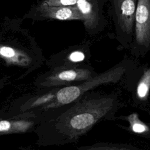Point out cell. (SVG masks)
<instances>
[{
    "mask_svg": "<svg viewBox=\"0 0 150 150\" xmlns=\"http://www.w3.org/2000/svg\"><path fill=\"white\" fill-rule=\"evenodd\" d=\"M140 73L134 64L123 61L88 80L62 88L57 93V101L62 105L69 104L85 93L104 84H120L129 91Z\"/></svg>",
    "mask_w": 150,
    "mask_h": 150,
    "instance_id": "1",
    "label": "cell"
},
{
    "mask_svg": "<svg viewBox=\"0 0 150 150\" xmlns=\"http://www.w3.org/2000/svg\"><path fill=\"white\" fill-rule=\"evenodd\" d=\"M135 35L137 43L150 46V0H138L135 13Z\"/></svg>",
    "mask_w": 150,
    "mask_h": 150,
    "instance_id": "2",
    "label": "cell"
},
{
    "mask_svg": "<svg viewBox=\"0 0 150 150\" xmlns=\"http://www.w3.org/2000/svg\"><path fill=\"white\" fill-rule=\"evenodd\" d=\"M137 2L138 0H116L117 23L120 30L127 35H131L133 31Z\"/></svg>",
    "mask_w": 150,
    "mask_h": 150,
    "instance_id": "3",
    "label": "cell"
},
{
    "mask_svg": "<svg viewBox=\"0 0 150 150\" xmlns=\"http://www.w3.org/2000/svg\"><path fill=\"white\" fill-rule=\"evenodd\" d=\"M129 91L134 105L142 108L148 107L150 96V67L142 69Z\"/></svg>",
    "mask_w": 150,
    "mask_h": 150,
    "instance_id": "4",
    "label": "cell"
},
{
    "mask_svg": "<svg viewBox=\"0 0 150 150\" xmlns=\"http://www.w3.org/2000/svg\"><path fill=\"white\" fill-rule=\"evenodd\" d=\"M38 11L42 16L50 19L60 21H83L82 15L76 5L53 6L42 4Z\"/></svg>",
    "mask_w": 150,
    "mask_h": 150,
    "instance_id": "5",
    "label": "cell"
},
{
    "mask_svg": "<svg viewBox=\"0 0 150 150\" xmlns=\"http://www.w3.org/2000/svg\"><path fill=\"white\" fill-rule=\"evenodd\" d=\"M76 6L80 12L86 29L96 26L98 21V8L93 0H77Z\"/></svg>",
    "mask_w": 150,
    "mask_h": 150,
    "instance_id": "6",
    "label": "cell"
},
{
    "mask_svg": "<svg viewBox=\"0 0 150 150\" xmlns=\"http://www.w3.org/2000/svg\"><path fill=\"white\" fill-rule=\"evenodd\" d=\"M119 118L128 122V127H122L126 130L132 132L134 134L140 135L143 138H150V125L149 124H145L138 117L137 113H132L128 116H121Z\"/></svg>",
    "mask_w": 150,
    "mask_h": 150,
    "instance_id": "7",
    "label": "cell"
},
{
    "mask_svg": "<svg viewBox=\"0 0 150 150\" xmlns=\"http://www.w3.org/2000/svg\"><path fill=\"white\" fill-rule=\"evenodd\" d=\"M77 150H148V149L125 143L100 142L79 147Z\"/></svg>",
    "mask_w": 150,
    "mask_h": 150,
    "instance_id": "8",
    "label": "cell"
},
{
    "mask_svg": "<svg viewBox=\"0 0 150 150\" xmlns=\"http://www.w3.org/2000/svg\"><path fill=\"white\" fill-rule=\"evenodd\" d=\"M86 58V56L84 52L81 50H75L72 51L69 53L67 57V59L71 64H73V66H82L80 65V63L84 62Z\"/></svg>",
    "mask_w": 150,
    "mask_h": 150,
    "instance_id": "9",
    "label": "cell"
},
{
    "mask_svg": "<svg viewBox=\"0 0 150 150\" xmlns=\"http://www.w3.org/2000/svg\"><path fill=\"white\" fill-rule=\"evenodd\" d=\"M20 53H18L15 49L6 46H0V56L8 59H14L19 55Z\"/></svg>",
    "mask_w": 150,
    "mask_h": 150,
    "instance_id": "10",
    "label": "cell"
},
{
    "mask_svg": "<svg viewBox=\"0 0 150 150\" xmlns=\"http://www.w3.org/2000/svg\"><path fill=\"white\" fill-rule=\"evenodd\" d=\"M77 0H45L42 4L53 6H66L76 5Z\"/></svg>",
    "mask_w": 150,
    "mask_h": 150,
    "instance_id": "11",
    "label": "cell"
},
{
    "mask_svg": "<svg viewBox=\"0 0 150 150\" xmlns=\"http://www.w3.org/2000/svg\"><path fill=\"white\" fill-rule=\"evenodd\" d=\"M11 124L9 121L3 120L0 121V131L8 130L10 128Z\"/></svg>",
    "mask_w": 150,
    "mask_h": 150,
    "instance_id": "12",
    "label": "cell"
}]
</instances>
